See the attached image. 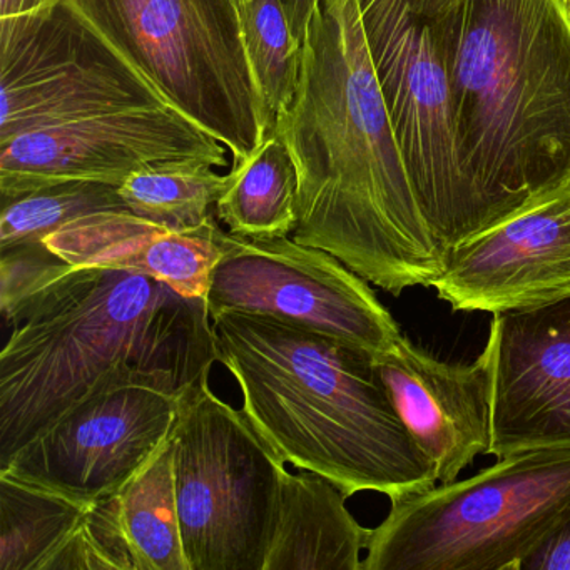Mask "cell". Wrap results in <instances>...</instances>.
I'll return each mask as SVG.
<instances>
[{
  "instance_id": "cell-1",
  "label": "cell",
  "mask_w": 570,
  "mask_h": 570,
  "mask_svg": "<svg viewBox=\"0 0 570 570\" xmlns=\"http://www.w3.org/2000/svg\"><path fill=\"white\" fill-rule=\"evenodd\" d=\"M273 132L298 171L292 238L400 295L433 286L445 249L426 223L373 69L358 0H318L295 98Z\"/></svg>"
},
{
  "instance_id": "cell-2",
  "label": "cell",
  "mask_w": 570,
  "mask_h": 570,
  "mask_svg": "<svg viewBox=\"0 0 570 570\" xmlns=\"http://www.w3.org/2000/svg\"><path fill=\"white\" fill-rule=\"evenodd\" d=\"M0 466L82 400L125 385L178 396L218 362L205 298L129 269L75 268L58 255L2 313Z\"/></svg>"
},
{
  "instance_id": "cell-3",
  "label": "cell",
  "mask_w": 570,
  "mask_h": 570,
  "mask_svg": "<svg viewBox=\"0 0 570 570\" xmlns=\"http://www.w3.org/2000/svg\"><path fill=\"white\" fill-rule=\"evenodd\" d=\"M433 18L472 235L570 185L562 0H452Z\"/></svg>"
},
{
  "instance_id": "cell-4",
  "label": "cell",
  "mask_w": 570,
  "mask_h": 570,
  "mask_svg": "<svg viewBox=\"0 0 570 570\" xmlns=\"http://www.w3.org/2000/svg\"><path fill=\"white\" fill-rule=\"evenodd\" d=\"M218 362L243 393V415L282 463L332 480L346 497L390 502L435 485L380 379L375 356L265 315L213 318Z\"/></svg>"
},
{
  "instance_id": "cell-5",
  "label": "cell",
  "mask_w": 570,
  "mask_h": 570,
  "mask_svg": "<svg viewBox=\"0 0 570 570\" xmlns=\"http://www.w3.org/2000/svg\"><path fill=\"white\" fill-rule=\"evenodd\" d=\"M570 517V446L502 456L393 500L362 570H522Z\"/></svg>"
},
{
  "instance_id": "cell-6",
  "label": "cell",
  "mask_w": 570,
  "mask_h": 570,
  "mask_svg": "<svg viewBox=\"0 0 570 570\" xmlns=\"http://www.w3.org/2000/svg\"><path fill=\"white\" fill-rule=\"evenodd\" d=\"M161 96L233 156L272 132L243 38L238 0H68Z\"/></svg>"
},
{
  "instance_id": "cell-7",
  "label": "cell",
  "mask_w": 570,
  "mask_h": 570,
  "mask_svg": "<svg viewBox=\"0 0 570 570\" xmlns=\"http://www.w3.org/2000/svg\"><path fill=\"white\" fill-rule=\"evenodd\" d=\"M171 449L189 570H263L285 463L208 382L179 400Z\"/></svg>"
},
{
  "instance_id": "cell-8",
  "label": "cell",
  "mask_w": 570,
  "mask_h": 570,
  "mask_svg": "<svg viewBox=\"0 0 570 570\" xmlns=\"http://www.w3.org/2000/svg\"><path fill=\"white\" fill-rule=\"evenodd\" d=\"M363 31L416 199L445 253L472 235L449 76L419 0H358Z\"/></svg>"
},
{
  "instance_id": "cell-9",
  "label": "cell",
  "mask_w": 570,
  "mask_h": 570,
  "mask_svg": "<svg viewBox=\"0 0 570 570\" xmlns=\"http://www.w3.org/2000/svg\"><path fill=\"white\" fill-rule=\"evenodd\" d=\"M0 142L125 109L168 106L68 0L0 18Z\"/></svg>"
},
{
  "instance_id": "cell-10",
  "label": "cell",
  "mask_w": 570,
  "mask_h": 570,
  "mask_svg": "<svg viewBox=\"0 0 570 570\" xmlns=\"http://www.w3.org/2000/svg\"><path fill=\"white\" fill-rule=\"evenodd\" d=\"M206 303L212 320L225 312L256 313L373 356L390 352L402 336L365 278L332 253L289 236L252 239L228 233Z\"/></svg>"
},
{
  "instance_id": "cell-11",
  "label": "cell",
  "mask_w": 570,
  "mask_h": 570,
  "mask_svg": "<svg viewBox=\"0 0 570 570\" xmlns=\"http://www.w3.org/2000/svg\"><path fill=\"white\" fill-rule=\"evenodd\" d=\"M228 148L169 106L125 109L22 132L0 142L2 202L72 181L122 185L181 165L225 168Z\"/></svg>"
},
{
  "instance_id": "cell-12",
  "label": "cell",
  "mask_w": 570,
  "mask_h": 570,
  "mask_svg": "<svg viewBox=\"0 0 570 570\" xmlns=\"http://www.w3.org/2000/svg\"><path fill=\"white\" fill-rule=\"evenodd\" d=\"M179 400L145 385L102 390L62 413L0 470L79 502H98L165 449Z\"/></svg>"
},
{
  "instance_id": "cell-13",
  "label": "cell",
  "mask_w": 570,
  "mask_h": 570,
  "mask_svg": "<svg viewBox=\"0 0 570 570\" xmlns=\"http://www.w3.org/2000/svg\"><path fill=\"white\" fill-rule=\"evenodd\" d=\"M433 288L453 312L492 315L570 296V185L449 249Z\"/></svg>"
},
{
  "instance_id": "cell-14",
  "label": "cell",
  "mask_w": 570,
  "mask_h": 570,
  "mask_svg": "<svg viewBox=\"0 0 570 570\" xmlns=\"http://www.w3.org/2000/svg\"><path fill=\"white\" fill-rule=\"evenodd\" d=\"M490 455L570 446V296L495 313Z\"/></svg>"
},
{
  "instance_id": "cell-15",
  "label": "cell",
  "mask_w": 570,
  "mask_h": 570,
  "mask_svg": "<svg viewBox=\"0 0 570 570\" xmlns=\"http://www.w3.org/2000/svg\"><path fill=\"white\" fill-rule=\"evenodd\" d=\"M375 365L406 432L433 463L436 482H453L476 456L490 455L492 340L475 362L462 365L440 362L402 335L375 356Z\"/></svg>"
},
{
  "instance_id": "cell-16",
  "label": "cell",
  "mask_w": 570,
  "mask_h": 570,
  "mask_svg": "<svg viewBox=\"0 0 570 570\" xmlns=\"http://www.w3.org/2000/svg\"><path fill=\"white\" fill-rule=\"evenodd\" d=\"M48 570H189L171 440L131 482L89 507L81 529Z\"/></svg>"
},
{
  "instance_id": "cell-17",
  "label": "cell",
  "mask_w": 570,
  "mask_h": 570,
  "mask_svg": "<svg viewBox=\"0 0 570 570\" xmlns=\"http://www.w3.org/2000/svg\"><path fill=\"white\" fill-rule=\"evenodd\" d=\"M226 235L215 215L199 228L176 232L131 212H106L65 226L45 243L75 268L129 269L206 299Z\"/></svg>"
},
{
  "instance_id": "cell-18",
  "label": "cell",
  "mask_w": 570,
  "mask_h": 570,
  "mask_svg": "<svg viewBox=\"0 0 570 570\" xmlns=\"http://www.w3.org/2000/svg\"><path fill=\"white\" fill-rule=\"evenodd\" d=\"M325 476L282 466L278 507L263 570H362L370 529Z\"/></svg>"
},
{
  "instance_id": "cell-19",
  "label": "cell",
  "mask_w": 570,
  "mask_h": 570,
  "mask_svg": "<svg viewBox=\"0 0 570 570\" xmlns=\"http://www.w3.org/2000/svg\"><path fill=\"white\" fill-rule=\"evenodd\" d=\"M216 218L243 238H283L298 225V171L276 132L229 171Z\"/></svg>"
},
{
  "instance_id": "cell-20",
  "label": "cell",
  "mask_w": 570,
  "mask_h": 570,
  "mask_svg": "<svg viewBox=\"0 0 570 570\" xmlns=\"http://www.w3.org/2000/svg\"><path fill=\"white\" fill-rule=\"evenodd\" d=\"M91 505L0 470V570H48Z\"/></svg>"
},
{
  "instance_id": "cell-21",
  "label": "cell",
  "mask_w": 570,
  "mask_h": 570,
  "mask_svg": "<svg viewBox=\"0 0 570 570\" xmlns=\"http://www.w3.org/2000/svg\"><path fill=\"white\" fill-rule=\"evenodd\" d=\"M215 169L209 165H181L135 173L119 185V195L136 216L188 232L212 219L213 208L228 188L229 173L218 175Z\"/></svg>"
},
{
  "instance_id": "cell-22",
  "label": "cell",
  "mask_w": 570,
  "mask_h": 570,
  "mask_svg": "<svg viewBox=\"0 0 570 570\" xmlns=\"http://www.w3.org/2000/svg\"><path fill=\"white\" fill-rule=\"evenodd\" d=\"M238 9L249 66L273 132L295 98L302 42L293 35L283 0H238Z\"/></svg>"
},
{
  "instance_id": "cell-23",
  "label": "cell",
  "mask_w": 570,
  "mask_h": 570,
  "mask_svg": "<svg viewBox=\"0 0 570 570\" xmlns=\"http://www.w3.org/2000/svg\"><path fill=\"white\" fill-rule=\"evenodd\" d=\"M106 212H129L119 186L72 181L49 186L4 202L0 218V246L45 242L65 226Z\"/></svg>"
},
{
  "instance_id": "cell-24",
  "label": "cell",
  "mask_w": 570,
  "mask_h": 570,
  "mask_svg": "<svg viewBox=\"0 0 570 570\" xmlns=\"http://www.w3.org/2000/svg\"><path fill=\"white\" fill-rule=\"evenodd\" d=\"M522 570H570V517L542 549L527 559Z\"/></svg>"
},
{
  "instance_id": "cell-25",
  "label": "cell",
  "mask_w": 570,
  "mask_h": 570,
  "mask_svg": "<svg viewBox=\"0 0 570 570\" xmlns=\"http://www.w3.org/2000/svg\"><path fill=\"white\" fill-rule=\"evenodd\" d=\"M318 0H283L286 14H288L289 26H292L293 35L299 42L305 36L306 26H308L309 14L315 8Z\"/></svg>"
},
{
  "instance_id": "cell-26",
  "label": "cell",
  "mask_w": 570,
  "mask_h": 570,
  "mask_svg": "<svg viewBox=\"0 0 570 570\" xmlns=\"http://www.w3.org/2000/svg\"><path fill=\"white\" fill-rule=\"evenodd\" d=\"M59 0H0V18L29 14L39 9L49 8Z\"/></svg>"
},
{
  "instance_id": "cell-27",
  "label": "cell",
  "mask_w": 570,
  "mask_h": 570,
  "mask_svg": "<svg viewBox=\"0 0 570 570\" xmlns=\"http://www.w3.org/2000/svg\"><path fill=\"white\" fill-rule=\"evenodd\" d=\"M419 2L426 14L435 16L436 12L442 11L446 4H450L452 0H419Z\"/></svg>"
},
{
  "instance_id": "cell-28",
  "label": "cell",
  "mask_w": 570,
  "mask_h": 570,
  "mask_svg": "<svg viewBox=\"0 0 570 570\" xmlns=\"http://www.w3.org/2000/svg\"><path fill=\"white\" fill-rule=\"evenodd\" d=\"M563 8H566L567 18L570 21V0H562Z\"/></svg>"
}]
</instances>
